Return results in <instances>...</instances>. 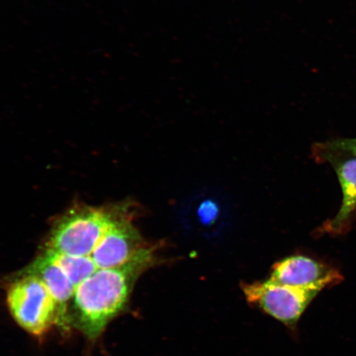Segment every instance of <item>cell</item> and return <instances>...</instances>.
I'll use <instances>...</instances> for the list:
<instances>
[{"instance_id": "3957f363", "label": "cell", "mask_w": 356, "mask_h": 356, "mask_svg": "<svg viewBox=\"0 0 356 356\" xmlns=\"http://www.w3.org/2000/svg\"><path fill=\"white\" fill-rule=\"evenodd\" d=\"M7 305L16 323L35 337H42L54 325H59L54 297L33 275H17L8 288Z\"/></svg>"}, {"instance_id": "8992f818", "label": "cell", "mask_w": 356, "mask_h": 356, "mask_svg": "<svg viewBox=\"0 0 356 356\" xmlns=\"http://www.w3.org/2000/svg\"><path fill=\"white\" fill-rule=\"evenodd\" d=\"M269 279L284 286L320 292L341 283L343 277L331 266L312 257L295 255L275 264Z\"/></svg>"}, {"instance_id": "5b68a950", "label": "cell", "mask_w": 356, "mask_h": 356, "mask_svg": "<svg viewBox=\"0 0 356 356\" xmlns=\"http://www.w3.org/2000/svg\"><path fill=\"white\" fill-rule=\"evenodd\" d=\"M136 211L133 204L129 203L126 210L101 238L90 256L97 270L126 264L148 246L134 222Z\"/></svg>"}, {"instance_id": "6da1fadb", "label": "cell", "mask_w": 356, "mask_h": 356, "mask_svg": "<svg viewBox=\"0 0 356 356\" xmlns=\"http://www.w3.org/2000/svg\"><path fill=\"white\" fill-rule=\"evenodd\" d=\"M157 248L148 245L121 266L97 270L75 288L70 323L95 340L126 309L137 280L159 264Z\"/></svg>"}, {"instance_id": "277c9868", "label": "cell", "mask_w": 356, "mask_h": 356, "mask_svg": "<svg viewBox=\"0 0 356 356\" xmlns=\"http://www.w3.org/2000/svg\"><path fill=\"white\" fill-rule=\"evenodd\" d=\"M247 300L278 320L291 330H296L302 314L319 292L295 288L273 282L243 284Z\"/></svg>"}, {"instance_id": "9c48e42d", "label": "cell", "mask_w": 356, "mask_h": 356, "mask_svg": "<svg viewBox=\"0 0 356 356\" xmlns=\"http://www.w3.org/2000/svg\"><path fill=\"white\" fill-rule=\"evenodd\" d=\"M42 252L50 257L65 271L67 277L75 288L89 277H91L97 270L90 257H74L60 254V253L43 248Z\"/></svg>"}, {"instance_id": "52a82bcc", "label": "cell", "mask_w": 356, "mask_h": 356, "mask_svg": "<svg viewBox=\"0 0 356 356\" xmlns=\"http://www.w3.org/2000/svg\"><path fill=\"white\" fill-rule=\"evenodd\" d=\"M20 274L31 275L38 277L46 284L54 297L59 311V325L65 330L70 323L69 306L73 300L75 287L67 277L65 271L43 252L35 258L32 264L22 270Z\"/></svg>"}, {"instance_id": "30bf717a", "label": "cell", "mask_w": 356, "mask_h": 356, "mask_svg": "<svg viewBox=\"0 0 356 356\" xmlns=\"http://www.w3.org/2000/svg\"><path fill=\"white\" fill-rule=\"evenodd\" d=\"M332 152L350 154L356 157V139H341L329 141L324 145Z\"/></svg>"}, {"instance_id": "7a4b0ae2", "label": "cell", "mask_w": 356, "mask_h": 356, "mask_svg": "<svg viewBox=\"0 0 356 356\" xmlns=\"http://www.w3.org/2000/svg\"><path fill=\"white\" fill-rule=\"evenodd\" d=\"M127 202L91 207L75 204L53 222L43 248L60 254L90 257Z\"/></svg>"}, {"instance_id": "ba28073f", "label": "cell", "mask_w": 356, "mask_h": 356, "mask_svg": "<svg viewBox=\"0 0 356 356\" xmlns=\"http://www.w3.org/2000/svg\"><path fill=\"white\" fill-rule=\"evenodd\" d=\"M333 164L343 194L340 211L329 225L330 230L337 232L343 229L356 208V157Z\"/></svg>"}]
</instances>
